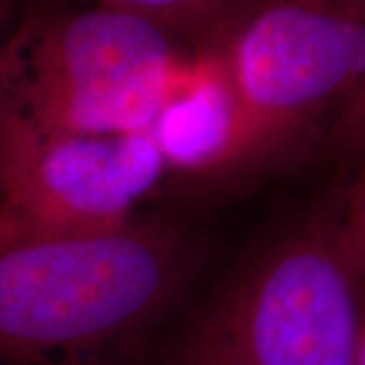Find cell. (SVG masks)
Here are the masks:
<instances>
[{"instance_id":"cell-1","label":"cell","mask_w":365,"mask_h":365,"mask_svg":"<svg viewBox=\"0 0 365 365\" xmlns=\"http://www.w3.org/2000/svg\"><path fill=\"white\" fill-rule=\"evenodd\" d=\"M189 250L157 222L0 242V365H140Z\"/></svg>"},{"instance_id":"cell-2","label":"cell","mask_w":365,"mask_h":365,"mask_svg":"<svg viewBox=\"0 0 365 365\" xmlns=\"http://www.w3.org/2000/svg\"><path fill=\"white\" fill-rule=\"evenodd\" d=\"M195 57L136 14L31 0L0 57V112L73 134L146 132Z\"/></svg>"},{"instance_id":"cell-3","label":"cell","mask_w":365,"mask_h":365,"mask_svg":"<svg viewBox=\"0 0 365 365\" xmlns=\"http://www.w3.org/2000/svg\"><path fill=\"white\" fill-rule=\"evenodd\" d=\"M364 300L337 220H314L246 264L158 365H355Z\"/></svg>"},{"instance_id":"cell-4","label":"cell","mask_w":365,"mask_h":365,"mask_svg":"<svg viewBox=\"0 0 365 365\" xmlns=\"http://www.w3.org/2000/svg\"><path fill=\"white\" fill-rule=\"evenodd\" d=\"M213 49L240 114L237 170L260 169L329 128L364 83L365 9L260 0Z\"/></svg>"},{"instance_id":"cell-5","label":"cell","mask_w":365,"mask_h":365,"mask_svg":"<svg viewBox=\"0 0 365 365\" xmlns=\"http://www.w3.org/2000/svg\"><path fill=\"white\" fill-rule=\"evenodd\" d=\"M165 175L148 130L73 134L0 112V242L120 230Z\"/></svg>"},{"instance_id":"cell-6","label":"cell","mask_w":365,"mask_h":365,"mask_svg":"<svg viewBox=\"0 0 365 365\" xmlns=\"http://www.w3.org/2000/svg\"><path fill=\"white\" fill-rule=\"evenodd\" d=\"M167 173L223 175L240 165L242 130L234 93L213 47L169 96L148 128Z\"/></svg>"},{"instance_id":"cell-7","label":"cell","mask_w":365,"mask_h":365,"mask_svg":"<svg viewBox=\"0 0 365 365\" xmlns=\"http://www.w3.org/2000/svg\"><path fill=\"white\" fill-rule=\"evenodd\" d=\"M260 0H96L169 31L195 51L220 43L235 21Z\"/></svg>"},{"instance_id":"cell-8","label":"cell","mask_w":365,"mask_h":365,"mask_svg":"<svg viewBox=\"0 0 365 365\" xmlns=\"http://www.w3.org/2000/svg\"><path fill=\"white\" fill-rule=\"evenodd\" d=\"M335 220L341 244L365 284V165L349 187L341 213Z\"/></svg>"},{"instance_id":"cell-9","label":"cell","mask_w":365,"mask_h":365,"mask_svg":"<svg viewBox=\"0 0 365 365\" xmlns=\"http://www.w3.org/2000/svg\"><path fill=\"white\" fill-rule=\"evenodd\" d=\"M329 144L343 157L365 158V79L329 126Z\"/></svg>"},{"instance_id":"cell-10","label":"cell","mask_w":365,"mask_h":365,"mask_svg":"<svg viewBox=\"0 0 365 365\" xmlns=\"http://www.w3.org/2000/svg\"><path fill=\"white\" fill-rule=\"evenodd\" d=\"M31 0H0V57Z\"/></svg>"},{"instance_id":"cell-11","label":"cell","mask_w":365,"mask_h":365,"mask_svg":"<svg viewBox=\"0 0 365 365\" xmlns=\"http://www.w3.org/2000/svg\"><path fill=\"white\" fill-rule=\"evenodd\" d=\"M355 365H365V300L364 314H361V329H359V345H357V361Z\"/></svg>"},{"instance_id":"cell-12","label":"cell","mask_w":365,"mask_h":365,"mask_svg":"<svg viewBox=\"0 0 365 365\" xmlns=\"http://www.w3.org/2000/svg\"><path fill=\"white\" fill-rule=\"evenodd\" d=\"M329 2H337V4H347V6H364L365 0H329Z\"/></svg>"}]
</instances>
